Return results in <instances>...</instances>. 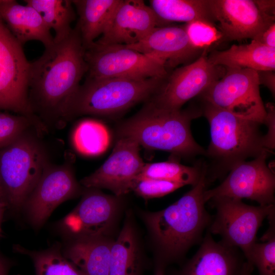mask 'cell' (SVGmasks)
<instances>
[{"label":"cell","instance_id":"6da1fadb","mask_svg":"<svg viewBox=\"0 0 275 275\" xmlns=\"http://www.w3.org/2000/svg\"><path fill=\"white\" fill-rule=\"evenodd\" d=\"M84 52L75 26L65 39L30 63L28 103L46 129H61L69 122V102L88 71Z\"/></svg>","mask_w":275,"mask_h":275},{"label":"cell","instance_id":"7a4b0ae2","mask_svg":"<svg viewBox=\"0 0 275 275\" xmlns=\"http://www.w3.org/2000/svg\"><path fill=\"white\" fill-rule=\"evenodd\" d=\"M207 187L203 164L196 185L166 208L144 215L164 263L183 258L192 247L202 241L212 218L203 198Z\"/></svg>","mask_w":275,"mask_h":275},{"label":"cell","instance_id":"3957f363","mask_svg":"<svg viewBox=\"0 0 275 275\" xmlns=\"http://www.w3.org/2000/svg\"><path fill=\"white\" fill-rule=\"evenodd\" d=\"M202 116L210 126V142L204 157L207 186L224 177L239 163L265 151L262 124L201 100Z\"/></svg>","mask_w":275,"mask_h":275},{"label":"cell","instance_id":"277c9868","mask_svg":"<svg viewBox=\"0 0 275 275\" xmlns=\"http://www.w3.org/2000/svg\"><path fill=\"white\" fill-rule=\"evenodd\" d=\"M202 116L200 106L170 110L155 106L150 101L135 115L118 127L119 137H126L151 150L168 151L179 157L204 156L205 149L194 139L190 124Z\"/></svg>","mask_w":275,"mask_h":275},{"label":"cell","instance_id":"5b68a950","mask_svg":"<svg viewBox=\"0 0 275 275\" xmlns=\"http://www.w3.org/2000/svg\"><path fill=\"white\" fill-rule=\"evenodd\" d=\"M166 79L87 77L69 102L68 120L83 115L104 116L122 112L150 99L159 90Z\"/></svg>","mask_w":275,"mask_h":275},{"label":"cell","instance_id":"8992f818","mask_svg":"<svg viewBox=\"0 0 275 275\" xmlns=\"http://www.w3.org/2000/svg\"><path fill=\"white\" fill-rule=\"evenodd\" d=\"M43 132L34 128L0 150V178L8 206L20 210L45 168L51 162L41 139Z\"/></svg>","mask_w":275,"mask_h":275},{"label":"cell","instance_id":"52a82bcc","mask_svg":"<svg viewBox=\"0 0 275 275\" xmlns=\"http://www.w3.org/2000/svg\"><path fill=\"white\" fill-rule=\"evenodd\" d=\"M209 201L215 209L207 231L218 235L224 244L239 248L247 261L252 245L262 222L275 209V205H249L241 199L218 197Z\"/></svg>","mask_w":275,"mask_h":275},{"label":"cell","instance_id":"ba28073f","mask_svg":"<svg viewBox=\"0 0 275 275\" xmlns=\"http://www.w3.org/2000/svg\"><path fill=\"white\" fill-rule=\"evenodd\" d=\"M260 85L257 71L226 68L224 75L198 97L218 108L264 125L266 111Z\"/></svg>","mask_w":275,"mask_h":275},{"label":"cell","instance_id":"9c48e42d","mask_svg":"<svg viewBox=\"0 0 275 275\" xmlns=\"http://www.w3.org/2000/svg\"><path fill=\"white\" fill-rule=\"evenodd\" d=\"M87 77L146 79L166 78L164 65L125 45L94 43L85 50Z\"/></svg>","mask_w":275,"mask_h":275},{"label":"cell","instance_id":"30bf717a","mask_svg":"<svg viewBox=\"0 0 275 275\" xmlns=\"http://www.w3.org/2000/svg\"><path fill=\"white\" fill-rule=\"evenodd\" d=\"M271 153L264 151L235 166L220 184L204 191L205 203L214 197H227L251 200L262 206L274 205L275 175L266 162Z\"/></svg>","mask_w":275,"mask_h":275},{"label":"cell","instance_id":"8fae6325","mask_svg":"<svg viewBox=\"0 0 275 275\" xmlns=\"http://www.w3.org/2000/svg\"><path fill=\"white\" fill-rule=\"evenodd\" d=\"M30 62L0 17V109L36 117L28 100Z\"/></svg>","mask_w":275,"mask_h":275},{"label":"cell","instance_id":"7c38bea8","mask_svg":"<svg viewBox=\"0 0 275 275\" xmlns=\"http://www.w3.org/2000/svg\"><path fill=\"white\" fill-rule=\"evenodd\" d=\"M76 179L71 157L61 164L50 162L45 168L24 206L31 224L40 228L63 202L82 193Z\"/></svg>","mask_w":275,"mask_h":275},{"label":"cell","instance_id":"4fadbf2b","mask_svg":"<svg viewBox=\"0 0 275 275\" xmlns=\"http://www.w3.org/2000/svg\"><path fill=\"white\" fill-rule=\"evenodd\" d=\"M206 51L196 61L176 68L168 76L159 90L148 100L167 109L179 110L221 78L226 68L211 64Z\"/></svg>","mask_w":275,"mask_h":275},{"label":"cell","instance_id":"5bb4252c","mask_svg":"<svg viewBox=\"0 0 275 275\" xmlns=\"http://www.w3.org/2000/svg\"><path fill=\"white\" fill-rule=\"evenodd\" d=\"M145 163L134 140L119 137L108 158L80 184L87 188H106L119 197L130 190Z\"/></svg>","mask_w":275,"mask_h":275},{"label":"cell","instance_id":"9a60e30c","mask_svg":"<svg viewBox=\"0 0 275 275\" xmlns=\"http://www.w3.org/2000/svg\"><path fill=\"white\" fill-rule=\"evenodd\" d=\"M87 189L78 205L59 223L60 230L73 239L104 237L117 212L115 198L96 188Z\"/></svg>","mask_w":275,"mask_h":275},{"label":"cell","instance_id":"2e32d148","mask_svg":"<svg viewBox=\"0 0 275 275\" xmlns=\"http://www.w3.org/2000/svg\"><path fill=\"white\" fill-rule=\"evenodd\" d=\"M168 25L142 0H120L105 31L96 42L128 45L145 38L154 29Z\"/></svg>","mask_w":275,"mask_h":275},{"label":"cell","instance_id":"e0dca14e","mask_svg":"<svg viewBox=\"0 0 275 275\" xmlns=\"http://www.w3.org/2000/svg\"><path fill=\"white\" fill-rule=\"evenodd\" d=\"M210 11L224 37L231 40L254 39L274 20L265 15L255 1L208 0Z\"/></svg>","mask_w":275,"mask_h":275},{"label":"cell","instance_id":"ac0fdd59","mask_svg":"<svg viewBox=\"0 0 275 275\" xmlns=\"http://www.w3.org/2000/svg\"><path fill=\"white\" fill-rule=\"evenodd\" d=\"M246 263L239 248L216 241L206 231L198 250L179 275H241Z\"/></svg>","mask_w":275,"mask_h":275},{"label":"cell","instance_id":"d6986e66","mask_svg":"<svg viewBox=\"0 0 275 275\" xmlns=\"http://www.w3.org/2000/svg\"><path fill=\"white\" fill-rule=\"evenodd\" d=\"M125 46L158 60L166 68L188 63L199 52L190 43L183 26L155 28L138 42Z\"/></svg>","mask_w":275,"mask_h":275},{"label":"cell","instance_id":"ffe728a7","mask_svg":"<svg viewBox=\"0 0 275 275\" xmlns=\"http://www.w3.org/2000/svg\"><path fill=\"white\" fill-rule=\"evenodd\" d=\"M0 17L22 45L35 40L41 42L45 49L54 45L50 30L38 12L31 6L21 5L15 0H0Z\"/></svg>","mask_w":275,"mask_h":275},{"label":"cell","instance_id":"44dd1931","mask_svg":"<svg viewBox=\"0 0 275 275\" xmlns=\"http://www.w3.org/2000/svg\"><path fill=\"white\" fill-rule=\"evenodd\" d=\"M208 59L211 64L225 68L274 70L275 48L252 40L249 44H234L226 50L212 51Z\"/></svg>","mask_w":275,"mask_h":275},{"label":"cell","instance_id":"7402d4cb","mask_svg":"<svg viewBox=\"0 0 275 275\" xmlns=\"http://www.w3.org/2000/svg\"><path fill=\"white\" fill-rule=\"evenodd\" d=\"M112 243L104 237L76 239L62 252L83 275H109Z\"/></svg>","mask_w":275,"mask_h":275},{"label":"cell","instance_id":"603a6c76","mask_svg":"<svg viewBox=\"0 0 275 275\" xmlns=\"http://www.w3.org/2000/svg\"><path fill=\"white\" fill-rule=\"evenodd\" d=\"M120 0L72 1L78 16L77 27L84 50L105 31Z\"/></svg>","mask_w":275,"mask_h":275},{"label":"cell","instance_id":"cb8c5ba5","mask_svg":"<svg viewBox=\"0 0 275 275\" xmlns=\"http://www.w3.org/2000/svg\"><path fill=\"white\" fill-rule=\"evenodd\" d=\"M150 4L157 17L167 25L196 20L215 22L208 0H151Z\"/></svg>","mask_w":275,"mask_h":275},{"label":"cell","instance_id":"d4e9b609","mask_svg":"<svg viewBox=\"0 0 275 275\" xmlns=\"http://www.w3.org/2000/svg\"><path fill=\"white\" fill-rule=\"evenodd\" d=\"M25 4L35 9L44 23L55 33L54 43L65 39L71 32L72 22L76 15L72 1L69 0H24Z\"/></svg>","mask_w":275,"mask_h":275},{"label":"cell","instance_id":"484cf974","mask_svg":"<svg viewBox=\"0 0 275 275\" xmlns=\"http://www.w3.org/2000/svg\"><path fill=\"white\" fill-rule=\"evenodd\" d=\"M138 251L133 230L124 224L117 239L112 243L109 275H135Z\"/></svg>","mask_w":275,"mask_h":275},{"label":"cell","instance_id":"4316f807","mask_svg":"<svg viewBox=\"0 0 275 275\" xmlns=\"http://www.w3.org/2000/svg\"><path fill=\"white\" fill-rule=\"evenodd\" d=\"M15 252L27 255L32 259L35 275H83L63 254L59 244L41 251L30 250L19 244Z\"/></svg>","mask_w":275,"mask_h":275},{"label":"cell","instance_id":"83f0119b","mask_svg":"<svg viewBox=\"0 0 275 275\" xmlns=\"http://www.w3.org/2000/svg\"><path fill=\"white\" fill-rule=\"evenodd\" d=\"M110 134L101 122L86 119L79 122L71 135L74 148L87 156H96L106 150L110 143Z\"/></svg>","mask_w":275,"mask_h":275},{"label":"cell","instance_id":"f1b7e54d","mask_svg":"<svg viewBox=\"0 0 275 275\" xmlns=\"http://www.w3.org/2000/svg\"><path fill=\"white\" fill-rule=\"evenodd\" d=\"M203 168L200 161L194 166L183 165L176 161L145 163L137 179H152L169 181L193 187L199 182Z\"/></svg>","mask_w":275,"mask_h":275},{"label":"cell","instance_id":"f546056e","mask_svg":"<svg viewBox=\"0 0 275 275\" xmlns=\"http://www.w3.org/2000/svg\"><path fill=\"white\" fill-rule=\"evenodd\" d=\"M34 128L42 132L47 130L37 117L0 112V150L22 133Z\"/></svg>","mask_w":275,"mask_h":275},{"label":"cell","instance_id":"4dcf8cb0","mask_svg":"<svg viewBox=\"0 0 275 275\" xmlns=\"http://www.w3.org/2000/svg\"><path fill=\"white\" fill-rule=\"evenodd\" d=\"M275 229H267L251 247L247 263L258 269L259 275H275Z\"/></svg>","mask_w":275,"mask_h":275},{"label":"cell","instance_id":"1f68e13d","mask_svg":"<svg viewBox=\"0 0 275 275\" xmlns=\"http://www.w3.org/2000/svg\"><path fill=\"white\" fill-rule=\"evenodd\" d=\"M190 43L197 50L206 51L209 48L224 38L214 23L204 21H194L183 25Z\"/></svg>","mask_w":275,"mask_h":275},{"label":"cell","instance_id":"d6a6232c","mask_svg":"<svg viewBox=\"0 0 275 275\" xmlns=\"http://www.w3.org/2000/svg\"><path fill=\"white\" fill-rule=\"evenodd\" d=\"M184 186L169 181L141 178L135 180L131 190L144 199H151L162 197Z\"/></svg>","mask_w":275,"mask_h":275},{"label":"cell","instance_id":"836d02e7","mask_svg":"<svg viewBox=\"0 0 275 275\" xmlns=\"http://www.w3.org/2000/svg\"><path fill=\"white\" fill-rule=\"evenodd\" d=\"M266 118L265 124L267 128L266 133L264 134V146L266 149L272 151L274 149V124L275 107L273 103H267L265 105Z\"/></svg>","mask_w":275,"mask_h":275},{"label":"cell","instance_id":"e575fe53","mask_svg":"<svg viewBox=\"0 0 275 275\" xmlns=\"http://www.w3.org/2000/svg\"><path fill=\"white\" fill-rule=\"evenodd\" d=\"M253 40L272 48H275V22L256 36Z\"/></svg>","mask_w":275,"mask_h":275},{"label":"cell","instance_id":"d590c367","mask_svg":"<svg viewBox=\"0 0 275 275\" xmlns=\"http://www.w3.org/2000/svg\"><path fill=\"white\" fill-rule=\"evenodd\" d=\"M260 85L266 87L274 97L275 74L274 70H263L257 71Z\"/></svg>","mask_w":275,"mask_h":275},{"label":"cell","instance_id":"8d00e7d4","mask_svg":"<svg viewBox=\"0 0 275 275\" xmlns=\"http://www.w3.org/2000/svg\"><path fill=\"white\" fill-rule=\"evenodd\" d=\"M255 2L260 10L266 16L274 20L275 1L257 0Z\"/></svg>","mask_w":275,"mask_h":275},{"label":"cell","instance_id":"74e56055","mask_svg":"<svg viewBox=\"0 0 275 275\" xmlns=\"http://www.w3.org/2000/svg\"><path fill=\"white\" fill-rule=\"evenodd\" d=\"M9 267V262L0 255V275H8Z\"/></svg>","mask_w":275,"mask_h":275},{"label":"cell","instance_id":"f35d334b","mask_svg":"<svg viewBox=\"0 0 275 275\" xmlns=\"http://www.w3.org/2000/svg\"><path fill=\"white\" fill-rule=\"evenodd\" d=\"M0 203L8 206V203L5 194V192L2 184V182L0 178Z\"/></svg>","mask_w":275,"mask_h":275},{"label":"cell","instance_id":"ab89813d","mask_svg":"<svg viewBox=\"0 0 275 275\" xmlns=\"http://www.w3.org/2000/svg\"><path fill=\"white\" fill-rule=\"evenodd\" d=\"M254 267L251 266L246 263L241 275H253L252 271Z\"/></svg>","mask_w":275,"mask_h":275},{"label":"cell","instance_id":"60d3db41","mask_svg":"<svg viewBox=\"0 0 275 275\" xmlns=\"http://www.w3.org/2000/svg\"><path fill=\"white\" fill-rule=\"evenodd\" d=\"M6 207L7 206L0 203V236H1V233H2L1 225H2L3 217L4 211Z\"/></svg>","mask_w":275,"mask_h":275},{"label":"cell","instance_id":"b9f144b4","mask_svg":"<svg viewBox=\"0 0 275 275\" xmlns=\"http://www.w3.org/2000/svg\"><path fill=\"white\" fill-rule=\"evenodd\" d=\"M157 275H163V272L162 270H159Z\"/></svg>","mask_w":275,"mask_h":275},{"label":"cell","instance_id":"7bdbcfd3","mask_svg":"<svg viewBox=\"0 0 275 275\" xmlns=\"http://www.w3.org/2000/svg\"><path fill=\"white\" fill-rule=\"evenodd\" d=\"M17 275H19V274H17Z\"/></svg>","mask_w":275,"mask_h":275}]
</instances>
